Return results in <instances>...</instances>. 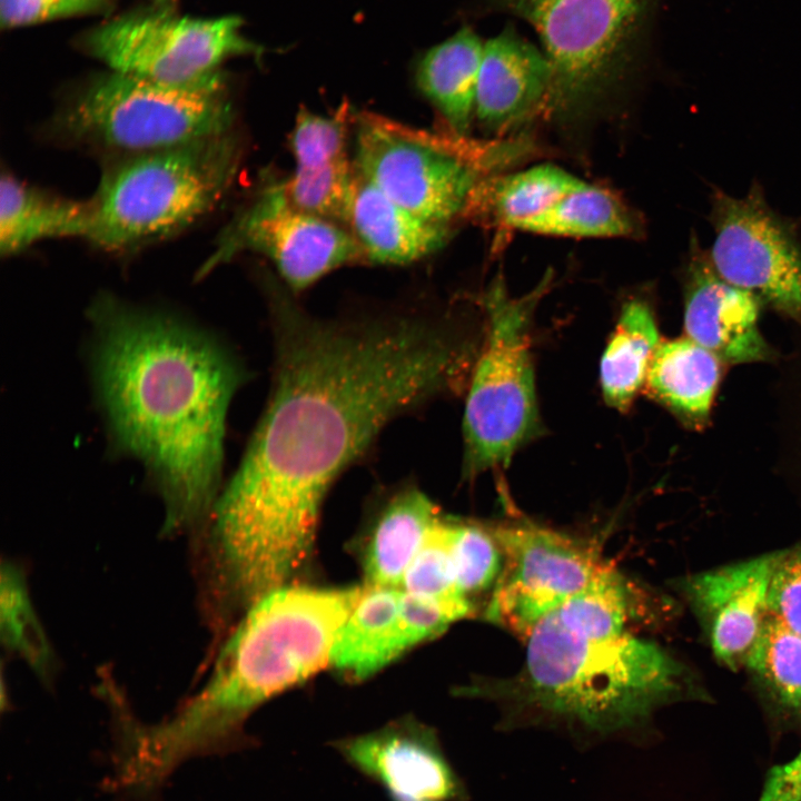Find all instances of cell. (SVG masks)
Returning a JSON list of instances; mask_svg holds the SVG:
<instances>
[{"label":"cell","mask_w":801,"mask_h":801,"mask_svg":"<svg viewBox=\"0 0 801 801\" xmlns=\"http://www.w3.org/2000/svg\"><path fill=\"white\" fill-rule=\"evenodd\" d=\"M266 287L273 389L196 552L204 586L237 609L287 585L336 477L393 418L451 388L467 359L455 329L418 313L325 320Z\"/></svg>","instance_id":"obj_1"},{"label":"cell","mask_w":801,"mask_h":801,"mask_svg":"<svg viewBox=\"0 0 801 801\" xmlns=\"http://www.w3.org/2000/svg\"><path fill=\"white\" fill-rule=\"evenodd\" d=\"M89 319L92 375L116 446L144 464L165 505L164 532L199 531L219 496L240 366L202 330L110 294L92 301Z\"/></svg>","instance_id":"obj_2"},{"label":"cell","mask_w":801,"mask_h":801,"mask_svg":"<svg viewBox=\"0 0 801 801\" xmlns=\"http://www.w3.org/2000/svg\"><path fill=\"white\" fill-rule=\"evenodd\" d=\"M364 589L285 585L254 603L202 689L159 723L121 720L113 759L122 785L149 795L187 760L249 745L248 716L329 663L337 633Z\"/></svg>","instance_id":"obj_3"},{"label":"cell","mask_w":801,"mask_h":801,"mask_svg":"<svg viewBox=\"0 0 801 801\" xmlns=\"http://www.w3.org/2000/svg\"><path fill=\"white\" fill-rule=\"evenodd\" d=\"M526 642L523 669L476 693L501 696L599 730L632 725L683 689L681 664L630 632L596 637L550 613Z\"/></svg>","instance_id":"obj_4"},{"label":"cell","mask_w":801,"mask_h":801,"mask_svg":"<svg viewBox=\"0 0 801 801\" xmlns=\"http://www.w3.org/2000/svg\"><path fill=\"white\" fill-rule=\"evenodd\" d=\"M243 147L233 130L117 158L90 204L86 240L127 251L168 238L209 214L238 172Z\"/></svg>","instance_id":"obj_5"},{"label":"cell","mask_w":801,"mask_h":801,"mask_svg":"<svg viewBox=\"0 0 801 801\" xmlns=\"http://www.w3.org/2000/svg\"><path fill=\"white\" fill-rule=\"evenodd\" d=\"M234 118L219 71L166 83L110 70L69 98L52 128L68 142L119 158L231 131Z\"/></svg>","instance_id":"obj_6"},{"label":"cell","mask_w":801,"mask_h":801,"mask_svg":"<svg viewBox=\"0 0 801 801\" xmlns=\"http://www.w3.org/2000/svg\"><path fill=\"white\" fill-rule=\"evenodd\" d=\"M661 2L479 0L474 11L528 23L551 66V108L580 110L616 90L643 65Z\"/></svg>","instance_id":"obj_7"},{"label":"cell","mask_w":801,"mask_h":801,"mask_svg":"<svg viewBox=\"0 0 801 801\" xmlns=\"http://www.w3.org/2000/svg\"><path fill=\"white\" fill-rule=\"evenodd\" d=\"M354 128L356 171L409 211L451 226L476 204L491 162L484 144L366 111L355 113Z\"/></svg>","instance_id":"obj_8"},{"label":"cell","mask_w":801,"mask_h":801,"mask_svg":"<svg viewBox=\"0 0 801 801\" xmlns=\"http://www.w3.org/2000/svg\"><path fill=\"white\" fill-rule=\"evenodd\" d=\"M544 285L516 298L498 280L487 296V333L463 423L469 475L506 465L537 427L530 320Z\"/></svg>","instance_id":"obj_9"},{"label":"cell","mask_w":801,"mask_h":801,"mask_svg":"<svg viewBox=\"0 0 801 801\" xmlns=\"http://www.w3.org/2000/svg\"><path fill=\"white\" fill-rule=\"evenodd\" d=\"M234 16L200 19L169 7L122 13L89 30L83 49L110 70L166 83H188L217 71L226 59L259 53Z\"/></svg>","instance_id":"obj_10"},{"label":"cell","mask_w":801,"mask_h":801,"mask_svg":"<svg viewBox=\"0 0 801 801\" xmlns=\"http://www.w3.org/2000/svg\"><path fill=\"white\" fill-rule=\"evenodd\" d=\"M491 530L503 568L484 614L522 640L610 565L594 545L553 530L526 523Z\"/></svg>","instance_id":"obj_11"},{"label":"cell","mask_w":801,"mask_h":801,"mask_svg":"<svg viewBox=\"0 0 801 801\" xmlns=\"http://www.w3.org/2000/svg\"><path fill=\"white\" fill-rule=\"evenodd\" d=\"M244 250L266 256L295 291L339 267L367 261L347 228L294 208L280 181L267 184L230 222L202 273Z\"/></svg>","instance_id":"obj_12"},{"label":"cell","mask_w":801,"mask_h":801,"mask_svg":"<svg viewBox=\"0 0 801 801\" xmlns=\"http://www.w3.org/2000/svg\"><path fill=\"white\" fill-rule=\"evenodd\" d=\"M710 263L728 283L801 318V251L790 234L755 197L723 194L714 202Z\"/></svg>","instance_id":"obj_13"},{"label":"cell","mask_w":801,"mask_h":801,"mask_svg":"<svg viewBox=\"0 0 801 801\" xmlns=\"http://www.w3.org/2000/svg\"><path fill=\"white\" fill-rule=\"evenodd\" d=\"M330 745L390 801H462V782L433 729L406 716Z\"/></svg>","instance_id":"obj_14"},{"label":"cell","mask_w":801,"mask_h":801,"mask_svg":"<svg viewBox=\"0 0 801 801\" xmlns=\"http://www.w3.org/2000/svg\"><path fill=\"white\" fill-rule=\"evenodd\" d=\"M364 586L360 599L337 633L329 661L354 681L373 675L455 622L436 603L400 587Z\"/></svg>","instance_id":"obj_15"},{"label":"cell","mask_w":801,"mask_h":801,"mask_svg":"<svg viewBox=\"0 0 801 801\" xmlns=\"http://www.w3.org/2000/svg\"><path fill=\"white\" fill-rule=\"evenodd\" d=\"M781 552L705 571L685 582L686 596L708 627L715 657L730 669L745 663L760 633Z\"/></svg>","instance_id":"obj_16"},{"label":"cell","mask_w":801,"mask_h":801,"mask_svg":"<svg viewBox=\"0 0 801 801\" xmlns=\"http://www.w3.org/2000/svg\"><path fill=\"white\" fill-rule=\"evenodd\" d=\"M552 70L542 49L507 23L484 42L475 117L493 132L515 128L551 107Z\"/></svg>","instance_id":"obj_17"},{"label":"cell","mask_w":801,"mask_h":801,"mask_svg":"<svg viewBox=\"0 0 801 801\" xmlns=\"http://www.w3.org/2000/svg\"><path fill=\"white\" fill-rule=\"evenodd\" d=\"M758 316L759 298L721 278L710 260L695 250L685 291L688 337L720 360L738 364L765 359L769 348Z\"/></svg>","instance_id":"obj_18"},{"label":"cell","mask_w":801,"mask_h":801,"mask_svg":"<svg viewBox=\"0 0 801 801\" xmlns=\"http://www.w3.org/2000/svg\"><path fill=\"white\" fill-rule=\"evenodd\" d=\"M349 231L367 261L404 265L439 249L451 226L428 221L400 206L356 171Z\"/></svg>","instance_id":"obj_19"},{"label":"cell","mask_w":801,"mask_h":801,"mask_svg":"<svg viewBox=\"0 0 801 801\" xmlns=\"http://www.w3.org/2000/svg\"><path fill=\"white\" fill-rule=\"evenodd\" d=\"M89 201H78L27 185L10 174L0 184V251L18 255L52 238H87Z\"/></svg>","instance_id":"obj_20"},{"label":"cell","mask_w":801,"mask_h":801,"mask_svg":"<svg viewBox=\"0 0 801 801\" xmlns=\"http://www.w3.org/2000/svg\"><path fill=\"white\" fill-rule=\"evenodd\" d=\"M441 517L436 505L418 490L394 495L375 520L362 551L365 585L400 587L409 563Z\"/></svg>","instance_id":"obj_21"},{"label":"cell","mask_w":801,"mask_h":801,"mask_svg":"<svg viewBox=\"0 0 801 801\" xmlns=\"http://www.w3.org/2000/svg\"><path fill=\"white\" fill-rule=\"evenodd\" d=\"M484 42L469 27H462L419 59V90L444 117L451 131L466 136L475 102Z\"/></svg>","instance_id":"obj_22"},{"label":"cell","mask_w":801,"mask_h":801,"mask_svg":"<svg viewBox=\"0 0 801 801\" xmlns=\"http://www.w3.org/2000/svg\"><path fill=\"white\" fill-rule=\"evenodd\" d=\"M720 376V359L686 337L659 344L646 380L671 409L702 421L709 414Z\"/></svg>","instance_id":"obj_23"},{"label":"cell","mask_w":801,"mask_h":801,"mask_svg":"<svg viewBox=\"0 0 801 801\" xmlns=\"http://www.w3.org/2000/svg\"><path fill=\"white\" fill-rule=\"evenodd\" d=\"M659 333L650 308L642 301L624 305L601 360L600 378L605 400L627 408L646 379Z\"/></svg>","instance_id":"obj_24"},{"label":"cell","mask_w":801,"mask_h":801,"mask_svg":"<svg viewBox=\"0 0 801 801\" xmlns=\"http://www.w3.org/2000/svg\"><path fill=\"white\" fill-rule=\"evenodd\" d=\"M649 595L610 564L586 587L552 612L566 629L604 637L629 632L649 610Z\"/></svg>","instance_id":"obj_25"},{"label":"cell","mask_w":801,"mask_h":801,"mask_svg":"<svg viewBox=\"0 0 801 801\" xmlns=\"http://www.w3.org/2000/svg\"><path fill=\"white\" fill-rule=\"evenodd\" d=\"M633 230L632 216L616 197L583 181L524 231L567 237H622Z\"/></svg>","instance_id":"obj_26"},{"label":"cell","mask_w":801,"mask_h":801,"mask_svg":"<svg viewBox=\"0 0 801 801\" xmlns=\"http://www.w3.org/2000/svg\"><path fill=\"white\" fill-rule=\"evenodd\" d=\"M453 520L442 517L431 528L409 563L400 585L405 592L438 604L455 621L476 609L461 592L452 555Z\"/></svg>","instance_id":"obj_27"},{"label":"cell","mask_w":801,"mask_h":801,"mask_svg":"<svg viewBox=\"0 0 801 801\" xmlns=\"http://www.w3.org/2000/svg\"><path fill=\"white\" fill-rule=\"evenodd\" d=\"M583 181L555 165L534 166L500 179L492 191V205L500 222L525 230Z\"/></svg>","instance_id":"obj_28"},{"label":"cell","mask_w":801,"mask_h":801,"mask_svg":"<svg viewBox=\"0 0 801 801\" xmlns=\"http://www.w3.org/2000/svg\"><path fill=\"white\" fill-rule=\"evenodd\" d=\"M744 665L783 709L801 712L800 634L768 613Z\"/></svg>","instance_id":"obj_29"},{"label":"cell","mask_w":801,"mask_h":801,"mask_svg":"<svg viewBox=\"0 0 801 801\" xmlns=\"http://www.w3.org/2000/svg\"><path fill=\"white\" fill-rule=\"evenodd\" d=\"M355 182L354 162L345 157L316 168H295L280 186L294 208L348 229Z\"/></svg>","instance_id":"obj_30"},{"label":"cell","mask_w":801,"mask_h":801,"mask_svg":"<svg viewBox=\"0 0 801 801\" xmlns=\"http://www.w3.org/2000/svg\"><path fill=\"white\" fill-rule=\"evenodd\" d=\"M452 555L457 585L476 609L474 599L495 589L503 552L491 528L457 522L452 525Z\"/></svg>","instance_id":"obj_31"},{"label":"cell","mask_w":801,"mask_h":801,"mask_svg":"<svg viewBox=\"0 0 801 801\" xmlns=\"http://www.w3.org/2000/svg\"><path fill=\"white\" fill-rule=\"evenodd\" d=\"M354 120L355 113L347 103L332 116L301 109L289 140L295 168H316L348 157L347 136Z\"/></svg>","instance_id":"obj_32"},{"label":"cell","mask_w":801,"mask_h":801,"mask_svg":"<svg viewBox=\"0 0 801 801\" xmlns=\"http://www.w3.org/2000/svg\"><path fill=\"white\" fill-rule=\"evenodd\" d=\"M2 614L7 615L8 640L39 671L49 662L46 641L39 630L21 577L11 565L2 568Z\"/></svg>","instance_id":"obj_33"},{"label":"cell","mask_w":801,"mask_h":801,"mask_svg":"<svg viewBox=\"0 0 801 801\" xmlns=\"http://www.w3.org/2000/svg\"><path fill=\"white\" fill-rule=\"evenodd\" d=\"M112 0H0L2 28H18L56 19L105 14L112 9Z\"/></svg>","instance_id":"obj_34"},{"label":"cell","mask_w":801,"mask_h":801,"mask_svg":"<svg viewBox=\"0 0 801 801\" xmlns=\"http://www.w3.org/2000/svg\"><path fill=\"white\" fill-rule=\"evenodd\" d=\"M767 609L801 635V545L781 552L771 576Z\"/></svg>","instance_id":"obj_35"},{"label":"cell","mask_w":801,"mask_h":801,"mask_svg":"<svg viewBox=\"0 0 801 801\" xmlns=\"http://www.w3.org/2000/svg\"><path fill=\"white\" fill-rule=\"evenodd\" d=\"M157 6L169 7L174 0H154Z\"/></svg>","instance_id":"obj_36"}]
</instances>
